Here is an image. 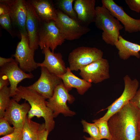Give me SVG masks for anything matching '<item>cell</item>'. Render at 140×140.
I'll use <instances>...</instances> for the list:
<instances>
[{
	"label": "cell",
	"mask_w": 140,
	"mask_h": 140,
	"mask_svg": "<svg viewBox=\"0 0 140 140\" xmlns=\"http://www.w3.org/2000/svg\"><path fill=\"white\" fill-rule=\"evenodd\" d=\"M140 110L129 102L108 120L110 140H140Z\"/></svg>",
	"instance_id": "cell-1"
},
{
	"label": "cell",
	"mask_w": 140,
	"mask_h": 140,
	"mask_svg": "<svg viewBox=\"0 0 140 140\" xmlns=\"http://www.w3.org/2000/svg\"><path fill=\"white\" fill-rule=\"evenodd\" d=\"M12 98L18 102L21 99L27 101L30 106L27 117L30 120L36 116L43 118L46 129L49 132L54 128L55 125L53 112L47 106L45 99L28 87L20 86L17 88Z\"/></svg>",
	"instance_id": "cell-2"
},
{
	"label": "cell",
	"mask_w": 140,
	"mask_h": 140,
	"mask_svg": "<svg viewBox=\"0 0 140 140\" xmlns=\"http://www.w3.org/2000/svg\"><path fill=\"white\" fill-rule=\"evenodd\" d=\"M95 9L96 16L94 22L96 27L103 31L102 40L107 44L115 46L120 35V31L123 26L103 6H96Z\"/></svg>",
	"instance_id": "cell-3"
},
{
	"label": "cell",
	"mask_w": 140,
	"mask_h": 140,
	"mask_svg": "<svg viewBox=\"0 0 140 140\" xmlns=\"http://www.w3.org/2000/svg\"><path fill=\"white\" fill-rule=\"evenodd\" d=\"M103 52L94 47L80 46L74 49L69 55V67L71 71H78L82 68L102 58Z\"/></svg>",
	"instance_id": "cell-4"
},
{
	"label": "cell",
	"mask_w": 140,
	"mask_h": 140,
	"mask_svg": "<svg viewBox=\"0 0 140 140\" xmlns=\"http://www.w3.org/2000/svg\"><path fill=\"white\" fill-rule=\"evenodd\" d=\"M56 13L57 18L55 22L65 40L78 39L90 31L88 26L71 18L58 9H56Z\"/></svg>",
	"instance_id": "cell-5"
},
{
	"label": "cell",
	"mask_w": 140,
	"mask_h": 140,
	"mask_svg": "<svg viewBox=\"0 0 140 140\" xmlns=\"http://www.w3.org/2000/svg\"><path fill=\"white\" fill-rule=\"evenodd\" d=\"M39 46L41 49L49 48L54 52L59 46L63 43L65 39L54 21H41L38 34Z\"/></svg>",
	"instance_id": "cell-6"
},
{
	"label": "cell",
	"mask_w": 140,
	"mask_h": 140,
	"mask_svg": "<svg viewBox=\"0 0 140 140\" xmlns=\"http://www.w3.org/2000/svg\"><path fill=\"white\" fill-rule=\"evenodd\" d=\"M62 82L56 88L52 96L47 101V106L53 111L54 117L60 113L65 116H71L75 114L71 110L67 104V102L72 103L74 98L69 94Z\"/></svg>",
	"instance_id": "cell-7"
},
{
	"label": "cell",
	"mask_w": 140,
	"mask_h": 140,
	"mask_svg": "<svg viewBox=\"0 0 140 140\" xmlns=\"http://www.w3.org/2000/svg\"><path fill=\"white\" fill-rule=\"evenodd\" d=\"M10 8L9 15L15 34L21 39V34L28 37L26 26L27 9L25 0H0Z\"/></svg>",
	"instance_id": "cell-8"
},
{
	"label": "cell",
	"mask_w": 140,
	"mask_h": 140,
	"mask_svg": "<svg viewBox=\"0 0 140 140\" xmlns=\"http://www.w3.org/2000/svg\"><path fill=\"white\" fill-rule=\"evenodd\" d=\"M124 88L121 96L107 108V111L104 115L99 118L108 121L109 118L129 102L132 98L139 86V82L136 79L132 80L128 75L123 78Z\"/></svg>",
	"instance_id": "cell-9"
},
{
	"label": "cell",
	"mask_w": 140,
	"mask_h": 140,
	"mask_svg": "<svg viewBox=\"0 0 140 140\" xmlns=\"http://www.w3.org/2000/svg\"><path fill=\"white\" fill-rule=\"evenodd\" d=\"M20 39L12 56L22 70L30 73L38 67L34 59L35 50L30 47L28 37L21 34Z\"/></svg>",
	"instance_id": "cell-10"
},
{
	"label": "cell",
	"mask_w": 140,
	"mask_h": 140,
	"mask_svg": "<svg viewBox=\"0 0 140 140\" xmlns=\"http://www.w3.org/2000/svg\"><path fill=\"white\" fill-rule=\"evenodd\" d=\"M109 67L108 60L102 58L81 68L79 75L86 81L97 83L109 78Z\"/></svg>",
	"instance_id": "cell-11"
},
{
	"label": "cell",
	"mask_w": 140,
	"mask_h": 140,
	"mask_svg": "<svg viewBox=\"0 0 140 140\" xmlns=\"http://www.w3.org/2000/svg\"><path fill=\"white\" fill-rule=\"evenodd\" d=\"M41 73L38 80L29 87L45 99L52 96L57 87L62 82L58 76L49 72L45 68L41 67Z\"/></svg>",
	"instance_id": "cell-12"
},
{
	"label": "cell",
	"mask_w": 140,
	"mask_h": 140,
	"mask_svg": "<svg viewBox=\"0 0 140 140\" xmlns=\"http://www.w3.org/2000/svg\"><path fill=\"white\" fill-rule=\"evenodd\" d=\"M102 5L107 9L111 14L123 25L125 31L129 33L140 31V20L130 16L123 8L113 0H102Z\"/></svg>",
	"instance_id": "cell-13"
},
{
	"label": "cell",
	"mask_w": 140,
	"mask_h": 140,
	"mask_svg": "<svg viewBox=\"0 0 140 140\" xmlns=\"http://www.w3.org/2000/svg\"><path fill=\"white\" fill-rule=\"evenodd\" d=\"M30 106L25 101L20 104L13 98L5 112L4 117L15 129H22L30 109Z\"/></svg>",
	"instance_id": "cell-14"
},
{
	"label": "cell",
	"mask_w": 140,
	"mask_h": 140,
	"mask_svg": "<svg viewBox=\"0 0 140 140\" xmlns=\"http://www.w3.org/2000/svg\"><path fill=\"white\" fill-rule=\"evenodd\" d=\"M18 64L15 60L1 67L0 74L6 75L10 85V96L12 97L16 94L18 84L26 79L32 78L34 76L31 73H27L18 66Z\"/></svg>",
	"instance_id": "cell-15"
},
{
	"label": "cell",
	"mask_w": 140,
	"mask_h": 140,
	"mask_svg": "<svg viewBox=\"0 0 140 140\" xmlns=\"http://www.w3.org/2000/svg\"><path fill=\"white\" fill-rule=\"evenodd\" d=\"M25 3L27 12L26 26L29 46L36 50L39 47L38 34L41 20L28 0L25 1Z\"/></svg>",
	"instance_id": "cell-16"
},
{
	"label": "cell",
	"mask_w": 140,
	"mask_h": 140,
	"mask_svg": "<svg viewBox=\"0 0 140 140\" xmlns=\"http://www.w3.org/2000/svg\"><path fill=\"white\" fill-rule=\"evenodd\" d=\"M42 50V53L45 56L44 59L42 62L38 63V67H45L50 72L57 76L64 74L67 67L61 53L53 52L47 47Z\"/></svg>",
	"instance_id": "cell-17"
},
{
	"label": "cell",
	"mask_w": 140,
	"mask_h": 140,
	"mask_svg": "<svg viewBox=\"0 0 140 140\" xmlns=\"http://www.w3.org/2000/svg\"><path fill=\"white\" fill-rule=\"evenodd\" d=\"M95 0H75L73 8L78 21L86 26L95 22L96 16Z\"/></svg>",
	"instance_id": "cell-18"
},
{
	"label": "cell",
	"mask_w": 140,
	"mask_h": 140,
	"mask_svg": "<svg viewBox=\"0 0 140 140\" xmlns=\"http://www.w3.org/2000/svg\"><path fill=\"white\" fill-rule=\"evenodd\" d=\"M28 1L33 7L41 21H55L57 18L56 9L52 1L48 0H30Z\"/></svg>",
	"instance_id": "cell-19"
},
{
	"label": "cell",
	"mask_w": 140,
	"mask_h": 140,
	"mask_svg": "<svg viewBox=\"0 0 140 140\" xmlns=\"http://www.w3.org/2000/svg\"><path fill=\"white\" fill-rule=\"evenodd\" d=\"M58 76L61 79L65 87L68 91L75 88L81 95L83 94L92 86L91 83L75 75L69 67H67L64 74Z\"/></svg>",
	"instance_id": "cell-20"
},
{
	"label": "cell",
	"mask_w": 140,
	"mask_h": 140,
	"mask_svg": "<svg viewBox=\"0 0 140 140\" xmlns=\"http://www.w3.org/2000/svg\"><path fill=\"white\" fill-rule=\"evenodd\" d=\"M115 46L118 50L119 57L122 60H127L131 56L140 58V45L129 41L120 35Z\"/></svg>",
	"instance_id": "cell-21"
},
{
	"label": "cell",
	"mask_w": 140,
	"mask_h": 140,
	"mask_svg": "<svg viewBox=\"0 0 140 140\" xmlns=\"http://www.w3.org/2000/svg\"><path fill=\"white\" fill-rule=\"evenodd\" d=\"M41 124L29 119L27 116L22 129V140H37Z\"/></svg>",
	"instance_id": "cell-22"
},
{
	"label": "cell",
	"mask_w": 140,
	"mask_h": 140,
	"mask_svg": "<svg viewBox=\"0 0 140 140\" xmlns=\"http://www.w3.org/2000/svg\"><path fill=\"white\" fill-rule=\"evenodd\" d=\"M74 0H58L56 1L58 9L71 18L78 20L77 14L73 7Z\"/></svg>",
	"instance_id": "cell-23"
},
{
	"label": "cell",
	"mask_w": 140,
	"mask_h": 140,
	"mask_svg": "<svg viewBox=\"0 0 140 140\" xmlns=\"http://www.w3.org/2000/svg\"><path fill=\"white\" fill-rule=\"evenodd\" d=\"M10 87L8 86L0 89V118L4 117L6 110L10 104Z\"/></svg>",
	"instance_id": "cell-24"
},
{
	"label": "cell",
	"mask_w": 140,
	"mask_h": 140,
	"mask_svg": "<svg viewBox=\"0 0 140 140\" xmlns=\"http://www.w3.org/2000/svg\"><path fill=\"white\" fill-rule=\"evenodd\" d=\"M93 122L99 128L101 139H106L110 140L111 135L108 121L99 119L94 120Z\"/></svg>",
	"instance_id": "cell-25"
},
{
	"label": "cell",
	"mask_w": 140,
	"mask_h": 140,
	"mask_svg": "<svg viewBox=\"0 0 140 140\" xmlns=\"http://www.w3.org/2000/svg\"><path fill=\"white\" fill-rule=\"evenodd\" d=\"M81 122L84 132L88 133L92 138L99 140H101L99 128L95 123H88L83 120Z\"/></svg>",
	"instance_id": "cell-26"
},
{
	"label": "cell",
	"mask_w": 140,
	"mask_h": 140,
	"mask_svg": "<svg viewBox=\"0 0 140 140\" xmlns=\"http://www.w3.org/2000/svg\"><path fill=\"white\" fill-rule=\"evenodd\" d=\"M0 25L13 36L15 35L10 16L9 14L0 16Z\"/></svg>",
	"instance_id": "cell-27"
},
{
	"label": "cell",
	"mask_w": 140,
	"mask_h": 140,
	"mask_svg": "<svg viewBox=\"0 0 140 140\" xmlns=\"http://www.w3.org/2000/svg\"><path fill=\"white\" fill-rule=\"evenodd\" d=\"M15 130L10 125L8 121L4 117L0 118V135L3 136L13 132Z\"/></svg>",
	"instance_id": "cell-28"
},
{
	"label": "cell",
	"mask_w": 140,
	"mask_h": 140,
	"mask_svg": "<svg viewBox=\"0 0 140 140\" xmlns=\"http://www.w3.org/2000/svg\"><path fill=\"white\" fill-rule=\"evenodd\" d=\"M22 129H15L11 133L1 137L0 140H22Z\"/></svg>",
	"instance_id": "cell-29"
},
{
	"label": "cell",
	"mask_w": 140,
	"mask_h": 140,
	"mask_svg": "<svg viewBox=\"0 0 140 140\" xmlns=\"http://www.w3.org/2000/svg\"><path fill=\"white\" fill-rule=\"evenodd\" d=\"M49 132L46 129L45 123L41 124L40 128L37 132V140H47Z\"/></svg>",
	"instance_id": "cell-30"
},
{
	"label": "cell",
	"mask_w": 140,
	"mask_h": 140,
	"mask_svg": "<svg viewBox=\"0 0 140 140\" xmlns=\"http://www.w3.org/2000/svg\"><path fill=\"white\" fill-rule=\"evenodd\" d=\"M125 1L131 10L140 12V0H125Z\"/></svg>",
	"instance_id": "cell-31"
},
{
	"label": "cell",
	"mask_w": 140,
	"mask_h": 140,
	"mask_svg": "<svg viewBox=\"0 0 140 140\" xmlns=\"http://www.w3.org/2000/svg\"><path fill=\"white\" fill-rule=\"evenodd\" d=\"M129 102L140 110V88L137 90L133 97Z\"/></svg>",
	"instance_id": "cell-32"
},
{
	"label": "cell",
	"mask_w": 140,
	"mask_h": 140,
	"mask_svg": "<svg viewBox=\"0 0 140 140\" xmlns=\"http://www.w3.org/2000/svg\"><path fill=\"white\" fill-rule=\"evenodd\" d=\"M10 10L9 5L6 3L0 1V16L9 14Z\"/></svg>",
	"instance_id": "cell-33"
},
{
	"label": "cell",
	"mask_w": 140,
	"mask_h": 140,
	"mask_svg": "<svg viewBox=\"0 0 140 140\" xmlns=\"http://www.w3.org/2000/svg\"><path fill=\"white\" fill-rule=\"evenodd\" d=\"M10 84L7 77L4 74H0V89Z\"/></svg>",
	"instance_id": "cell-34"
},
{
	"label": "cell",
	"mask_w": 140,
	"mask_h": 140,
	"mask_svg": "<svg viewBox=\"0 0 140 140\" xmlns=\"http://www.w3.org/2000/svg\"><path fill=\"white\" fill-rule=\"evenodd\" d=\"M15 60L12 57L5 58L0 57V66L1 67L6 64L10 62Z\"/></svg>",
	"instance_id": "cell-35"
},
{
	"label": "cell",
	"mask_w": 140,
	"mask_h": 140,
	"mask_svg": "<svg viewBox=\"0 0 140 140\" xmlns=\"http://www.w3.org/2000/svg\"><path fill=\"white\" fill-rule=\"evenodd\" d=\"M84 138L86 140H99L95 139L91 137H86L85 136H84Z\"/></svg>",
	"instance_id": "cell-36"
},
{
	"label": "cell",
	"mask_w": 140,
	"mask_h": 140,
	"mask_svg": "<svg viewBox=\"0 0 140 140\" xmlns=\"http://www.w3.org/2000/svg\"><path fill=\"white\" fill-rule=\"evenodd\" d=\"M139 131H140V120L139 122Z\"/></svg>",
	"instance_id": "cell-37"
},
{
	"label": "cell",
	"mask_w": 140,
	"mask_h": 140,
	"mask_svg": "<svg viewBox=\"0 0 140 140\" xmlns=\"http://www.w3.org/2000/svg\"><path fill=\"white\" fill-rule=\"evenodd\" d=\"M139 19L140 20V18Z\"/></svg>",
	"instance_id": "cell-38"
}]
</instances>
